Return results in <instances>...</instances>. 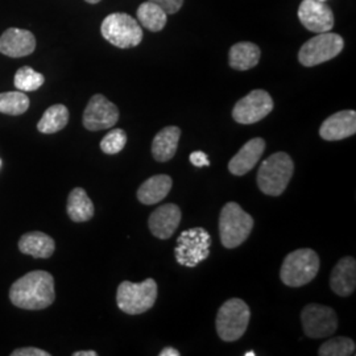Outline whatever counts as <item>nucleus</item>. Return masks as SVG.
Here are the masks:
<instances>
[{
    "instance_id": "nucleus-24",
    "label": "nucleus",
    "mask_w": 356,
    "mask_h": 356,
    "mask_svg": "<svg viewBox=\"0 0 356 356\" xmlns=\"http://www.w3.org/2000/svg\"><path fill=\"white\" fill-rule=\"evenodd\" d=\"M69 123V110L64 104H53L38 120V129L41 134H56Z\"/></svg>"
},
{
    "instance_id": "nucleus-21",
    "label": "nucleus",
    "mask_w": 356,
    "mask_h": 356,
    "mask_svg": "<svg viewBox=\"0 0 356 356\" xmlns=\"http://www.w3.org/2000/svg\"><path fill=\"white\" fill-rule=\"evenodd\" d=\"M173 181L168 175H157L143 182L138 191V200L141 204H154L161 202L172 191Z\"/></svg>"
},
{
    "instance_id": "nucleus-5",
    "label": "nucleus",
    "mask_w": 356,
    "mask_h": 356,
    "mask_svg": "<svg viewBox=\"0 0 356 356\" xmlns=\"http://www.w3.org/2000/svg\"><path fill=\"white\" fill-rule=\"evenodd\" d=\"M157 300V284L153 279L135 284L123 281L118 286L116 305L129 316H139L152 309Z\"/></svg>"
},
{
    "instance_id": "nucleus-8",
    "label": "nucleus",
    "mask_w": 356,
    "mask_h": 356,
    "mask_svg": "<svg viewBox=\"0 0 356 356\" xmlns=\"http://www.w3.org/2000/svg\"><path fill=\"white\" fill-rule=\"evenodd\" d=\"M211 236L204 227L184 231L177 239L175 256L182 267L194 268L204 261L210 254Z\"/></svg>"
},
{
    "instance_id": "nucleus-27",
    "label": "nucleus",
    "mask_w": 356,
    "mask_h": 356,
    "mask_svg": "<svg viewBox=\"0 0 356 356\" xmlns=\"http://www.w3.org/2000/svg\"><path fill=\"white\" fill-rule=\"evenodd\" d=\"M44 82H45L44 76L36 70H33L31 66L20 67L13 78L15 88L23 92L36 91L44 85Z\"/></svg>"
},
{
    "instance_id": "nucleus-33",
    "label": "nucleus",
    "mask_w": 356,
    "mask_h": 356,
    "mask_svg": "<svg viewBox=\"0 0 356 356\" xmlns=\"http://www.w3.org/2000/svg\"><path fill=\"white\" fill-rule=\"evenodd\" d=\"M179 351H177L176 348H173V347H165L161 353H160V356H179Z\"/></svg>"
},
{
    "instance_id": "nucleus-22",
    "label": "nucleus",
    "mask_w": 356,
    "mask_h": 356,
    "mask_svg": "<svg viewBox=\"0 0 356 356\" xmlns=\"http://www.w3.org/2000/svg\"><path fill=\"white\" fill-rule=\"evenodd\" d=\"M260 56H261V51L254 42H248V41L238 42L232 45L229 49V66L239 72L250 70L259 64Z\"/></svg>"
},
{
    "instance_id": "nucleus-34",
    "label": "nucleus",
    "mask_w": 356,
    "mask_h": 356,
    "mask_svg": "<svg viewBox=\"0 0 356 356\" xmlns=\"http://www.w3.org/2000/svg\"><path fill=\"white\" fill-rule=\"evenodd\" d=\"M98 355V353L97 351H92V350H90V351H76L73 354V356H97Z\"/></svg>"
},
{
    "instance_id": "nucleus-1",
    "label": "nucleus",
    "mask_w": 356,
    "mask_h": 356,
    "mask_svg": "<svg viewBox=\"0 0 356 356\" xmlns=\"http://www.w3.org/2000/svg\"><path fill=\"white\" fill-rule=\"evenodd\" d=\"M13 305L24 310L47 309L56 300L54 279L47 270H32L15 281L10 288Z\"/></svg>"
},
{
    "instance_id": "nucleus-16",
    "label": "nucleus",
    "mask_w": 356,
    "mask_h": 356,
    "mask_svg": "<svg viewBox=\"0 0 356 356\" xmlns=\"http://www.w3.org/2000/svg\"><path fill=\"white\" fill-rule=\"evenodd\" d=\"M182 213L177 204H166L157 207L148 219V227L159 239H169L181 223Z\"/></svg>"
},
{
    "instance_id": "nucleus-6",
    "label": "nucleus",
    "mask_w": 356,
    "mask_h": 356,
    "mask_svg": "<svg viewBox=\"0 0 356 356\" xmlns=\"http://www.w3.org/2000/svg\"><path fill=\"white\" fill-rule=\"evenodd\" d=\"M251 310L241 298H229L216 314V332L225 342L241 339L248 327Z\"/></svg>"
},
{
    "instance_id": "nucleus-37",
    "label": "nucleus",
    "mask_w": 356,
    "mask_h": 356,
    "mask_svg": "<svg viewBox=\"0 0 356 356\" xmlns=\"http://www.w3.org/2000/svg\"><path fill=\"white\" fill-rule=\"evenodd\" d=\"M0 166H1V160H0Z\"/></svg>"
},
{
    "instance_id": "nucleus-9",
    "label": "nucleus",
    "mask_w": 356,
    "mask_h": 356,
    "mask_svg": "<svg viewBox=\"0 0 356 356\" xmlns=\"http://www.w3.org/2000/svg\"><path fill=\"white\" fill-rule=\"evenodd\" d=\"M344 41L337 33H318L301 47L298 51V61L306 67H313L335 58L343 51Z\"/></svg>"
},
{
    "instance_id": "nucleus-19",
    "label": "nucleus",
    "mask_w": 356,
    "mask_h": 356,
    "mask_svg": "<svg viewBox=\"0 0 356 356\" xmlns=\"http://www.w3.org/2000/svg\"><path fill=\"white\" fill-rule=\"evenodd\" d=\"M17 247L22 254L35 259H49L56 251V242L45 232L32 231L22 235Z\"/></svg>"
},
{
    "instance_id": "nucleus-28",
    "label": "nucleus",
    "mask_w": 356,
    "mask_h": 356,
    "mask_svg": "<svg viewBox=\"0 0 356 356\" xmlns=\"http://www.w3.org/2000/svg\"><path fill=\"white\" fill-rule=\"evenodd\" d=\"M321 356H351L355 355V342L346 337L332 338L319 347Z\"/></svg>"
},
{
    "instance_id": "nucleus-35",
    "label": "nucleus",
    "mask_w": 356,
    "mask_h": 356,
    "mask_svg": "<svg viewBox=\"0 0 356 356\" xmlns=\"http://www.w3.org/2000/svg\"><path fill=\"white\" fill-rule=\"evenodd\" d=\"M85 1H88L90 4H97V3H99L101 0H85Z\"/></svg>"
},
{
    "instance_id": "nucleus-31",
    "label": "nucleus",
    "mask_w": 356,
    "mask_h": 356,
    "mask_svg": "<svg viewBox=\"0 0 356 356\" xmlns=\"http://www.w3.org/2000/svg\"><path fill=\"white\" fill-rule=\"evenodd\" d=\"M191 164L195 168H204V166H210V160L209 156L204 151H195L191 153L189 156Z\"/></svg>"
},
{
    "instance_id": "nucleus-32",
    "label": "nucleus",
    "mask_w": 356,
    "mask_h": 356,
    "mask_svg": "<svg viewBox=\"0 0 356 356\" xmlns=\"http://www.w3.org/2000/svg\"><path fill=\"white\" fill-rule=\"evenodd\" d=\"M13 356H51L49 353L40 350L36 347H23V348H16L13 351Z\"/></svg>"
},
{
    "instance_id": "nucleus-25",
    "label": "nucleus",
    "mask_w": 356,
    "mask_h": 356,
    "mask_svg": "<svg viewBox=\"0 0 356 356\" xmlns=\"http://www.w3.org/2000/svg\"><path fill=\"white\" fill-rule=\"evenodd\" d=\"M138 20L141 26L151 32H160L164 29L168 22V15L165 11L152 1H144L138 8Z\"/></svg>"
},
{
    "instance_id": "nucleus-14",
    "label": "nucleus",
    "mask_w": 356,
    "mask_h": 356,
    "mask_svg": "<svg viewBox=\"0 0 356 356\" xmlns=\"http://www.w3.org/2000/svg\"><path fill=\"white\" fill-rule=\"evenodd\" d=\"M355 134L356 113L354 110H344L331 115L319 128V136L327 141L343 140Z\"/></svg>"
},
{
    "instance_id": "nucleus-15",
    "label": "nucleus",
    "mask_w": 356,
    "mask_h": 356,
    "mask_svg": "<svg viewBox=\"0 0 356 356\" xmlns=\"http://www.w3.org/2000/svg\"><path fill=\"white\" fill-rule=\"evenodd\" d=\"M35 49L36 38L32 32L26 29L10 28L0 36V53L7 57H26L33 53Z\"/></svg>"
},
{
    "instance_id": "nucleus-4",
    "label": "nucleus",
    "mask_w": 356,
    "mask_h": 356,
    "mask_svg": "<svg viewBox=\"0 0 356 356\" xmlns=\"http://www.w3.org/2000/svg\"><path fill=\"white\" fill-rule=\"evenodd\" d=\"M319 256L310 248H301L288 254L281 266V281L286 286L300 288L317 277Z\"/></svg>"
},
{
    "instance_id": "nucleus-36",
    "label": "nucleus",
    "mask_w": 356,
    "mask_h": 356,
    "mask_svg": "<svg viewBox=\"0 0 356 356\" xmlns=\"http://www.w3.org/2000/svg\"><path fill=\"white\" fill-rule=\"evenodd\" d=\"M256 355V353L254 351H248V353H245L244 356H254Z\"/></svg>"
},
{
    "instance_id": "nucleus-20",
    "label": "nucleus",
    "mask_w": 356,
    "mask_h": 356,
    "mask_svg": "<svg viewBox=\"0 0 356 356\" xmlns=\"http://www.w3.org/2000/svg\"><path fill=\"white\" fill-rule=\"evenodd\" d=\"M181 129L176 126L163 128L153 139L152 154L156 161L166 163L177 152Z\"/></svg>"
},
{
    "instance_id": "nucleus-12",
    "label": "nucleus",
    "mask_w": 356,
    "mask_h": 356,
    "mask_svg": "<svg viewBox=\"0 0 356 356\" xmlns=\"http://www.w3.org/2000/svg\"><path fill=\"white\" fill-rule=\"evenodd\" d=\"M119 120V108L102 94L91 97L82 118L83 127L89 131H103L114 127Z\"/></svg>"
},
{
    "instance_id": "nucleus-17",
    "label": "nucleus",
    "mask_w": 356,
    "mask_h": 356,
    "mask_svg": "<svg viewBox=\"0 0 356 356\" xmlns=\"http://www.w3.org/2000/svg\"><path fill=\"white\" fill-rule=\"evenodd\" d=\"M266 151V141L254 138L245 143L229 163V170L234 176H244L254 169Z\"/></svg>"
},
{
    "instance_id": "nucleus-10",
    "label": "nucleus",
    "mask_w": 356,
    "mask_h": 356,
    "mask_svg": "<svg viewBox=\"0 0 356 356\" xmlns=\"http://www.w3.org/2000/svg\"><path fill=\"white\" fill-rule=\"evenodd\" d=\"M273 110V99L264 90H254L235 104L232 118L239 124H254Z\"/></svg>"
},
{
    "instance_id": "nucleus-7",
    "label": "nucleus",
    "mask_w": 356,
    "mask_h": 356,
    "mask_svg": "<svg viewBox=\"0 0 356 356\" xmlns=\"http://www.w3.org/2000/svg\"><path fill=\"white\" fill-rule=\"evenodd\" d=\"M101 33L106 41L120 49L135 48L143 40V29L139 22L128 13L108 15L103 20Z\"/></svg>"
},
{
    "instance_id": "nucleus-11",
    "label": "nucleus",
    "mask_w": 356,
    "mask_h": 356,
    "mask_svg": "<svg viewBox=\"0 0 356 356\" xmlns=\"http://www.w3.org/2000/svg\"><path fill=\"white\" fill-rule=\"evenodd\" d=\"M302 327L309 338H326L338 329L337 313L327 306L309 304L301 313Z\"/></svg>"
},
{
    "instance_id": "nucleus-2",
    "label": "nucleus",
    "mask_w": 356,
    "mask_h": 356,
    "mask_svg": "<svg viewBox=\"0 0 356 356\" xmlns=\"http://www.w3.org/2000/svg\"><path fill=\"white\" fill-rule=\"evenodd\" d=\"M293 172L294 164L288 153H273L259 168L257 186L267 195L279 197L288 188Z\"/></svg>"
},
{
    "instance_id": "nucleus-38",
    "label": "nucleus",
    "mask_w": 356,
    "mask_h": 356,
    "mask_svg": "<svg viewBox=\"0 0 356 356\" xmlns=\"http://www.w3.org/2000/svg\"><path fill=\"white\" fill-rule=\"evenodd\" d=\"M321 1H325V0H321Z\"/></svg>"
},
{
    "instance_id": "nucleus-13",
    "label": "nucleus",
    "mask_w": 356,
    "mask_h": 356,
    "mask_svg": "<svg viewBox=\"0 0 356 356\" xmlns=\"http://www.w3.org/2000/svg\"><path fill=\"white\" fill-rule=\"evenodd\" d=\"M297 15L301 24L310 32H330L334 26L332 11L325 1L321 0H302Z\"/></svg>"
},
{
    "instance_id": "nucleus-3",
    "label": "nucleus",
    "mask_w": 356,
    "mask_h": 356,
    "mask_svg": "<svg viewBox=\"0 0 356 356\" xmlns=\"http://www.w3.org/2000/svg\"><path fill=\"white\" fill-rule=\"evenodd\" d=\"M254 218L245 213L239 204H225L219 216V236L226 248L242 245L254 229Z\"/></svg>"
},
{
    "instance_id": "nucleus-29",
    "label": "nucleus",
    "mask_w": 356,
    "mask_h": 356,
    "mask_svg": "<svg viewBox=\"0 0 356 356\" xmlns=\"http://www.w3.org/2000/svg\"><path fill=\"white\" fill-rule=\"evenodd\" d=\"M127 144V134L122 128L111 129L101 141V149L106 154L122 152Z\"/></svg>"
},
{
    "instance_id": "nucleus-30",
    "label": "nucleus",
    "mask_w": 356,
    "mask_h": 356,
    "mask_svg": "<svg viewBox=\"0 0 356 356\" xmlns=\"http://www.w3.org/2000/svg\"><path fill=\"white\" fill-rule=\"evenodd\" d=\"M149 1L160 6L165 11L166 15L177 13L184 4V0H149Z\"/></svg>"
},
{
    "instance_id": "nucleus-23",
    "label": "nucleus",
    "mask_w": 356,
    "mask_h": 356,
    "mask_svg": "<svg viewBox=\"0 0 356 356\" xmlns=\"http://www.w3.org/2000/svg\"><path fill=\"white\" fill-rule=\"evenodd\" d=\"M66 210H67L69 218L76 223L88 222L95 213L92 201L90 200L86 191L82 188H76L70 191Z\"/></svg>"
},
{
    "instance_id": "nucleus-26",
    "label": "nucleus",
    "mask_w": 356,
    "mask_h": 356,
    "mask_svg": "<svg viewBox=\"0 0 356 356\" xmlns=\"http://www.w3.org/2000/svg\"><path fill=\"white\" fill-rule=\"evenodd\" d=\"M29 98L23 91L0 92V113L1 114L19 116L26 113L29 108Z\"/></svg>"
},
{
    "instance_id": "nucleus-18",
    "label": "nucleus",
    "mask_w": 356,
    "mask_h": 356,
    "mask_svg": "<svg viewBox=\"0 0 356 356\" xmlns=\"http://www.w3.org/2000/svg\"><path fill=\"white\" fill-rule=\"evenodd\" d=\"M330 288L341 297H348L355 292L356 261L354 257L347 256L337 263L331 272Z\"/></svg>"
}]
</instances>
